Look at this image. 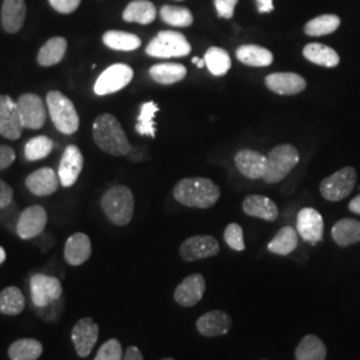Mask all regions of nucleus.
<instances>
[{"label":"nucleus","mask_w":360,"mask_h":360,"mask_svg":"<svg viewBox=\"0 0 360 360\" xmlns=\"http://www.w3.org/2000/svg\"><path fill=\"white\" fill-rule=\"evenodd\" d=\"M172 195L176 202L193 208H211L220 198V188L207 178H186L176 183Z\"/></svg>","instance_id":"f257e3e1"},{"label":"nucleus","mask_w":360,"mask_h":360,"mask_svg":"<svg viewBox=\"0 0 360 360\" xmlns=\"http://www.w3.org/2000/svg\"><path fill=\"white\" fill-rule=\"evenodd\" d=\"M94 141L101 150L114 156H124L129 153V138L115 116L103 114L94 122Z\"/></svg>","instance_id":"f03ea898"},{"label":"nucleus","mask_w":360,"mask_h":360,"mask_svg":"<svg viewBox=\"0 0 360 360\" xmlns=\"http://www.w3.org/2000/svg\"><path fill=\"white\" fill-rule=\"evenodd\" d=\"M105 217L116 226H127L134 217V195L126 186L111 187L102 198Z\"/></svg>","instance_id":"7ed1b4c3"},{"label":"nucleus","mask_w":360,"mask_h":360,"mask_svg":"<svg viewBox=\"0 0 360 360\" xmlns=\"http://www.w3.org/2000/svg\"><path fill=\"white\" fill-rule=\"evenodd\" d=\"M46 104L53 126L65 135H72L79 129V115L74 103L60 91H50Z\"/></svg>","instance_id":"20e7f679"},{"label":"nucleus","mask_w":360,"mask_h":360,"mask_svg":"<svg viewBox=\"0 0 360 360\" xmlns=\"http://www.w3.org/2000/svg\"><path fill=\"white\" fill-rule=\"evenodd\" d=\"M299 163V153L291 144H281L271 150L267 156L263 178L266 183H279L290 175Z\"/></svg>","instance_id":"39448f33"},{"label":"nucleus","mask_w":360,"mask_h":360,"mask_svg":"<svg viewBox=\"0 0 360 360\" xmlns=\"http://www.w3.org/2000/svg\"><path fill=\"white\" fill-rule=\"evenodd\" d=\"M191 52V44L176 31H160L147 46L146 53L153 58H181Z\"/></svg>","instance_id":"423d86ee"},{"label":"nucleus","mask_w":360,"mask_h":360,"mask_svg":"<svg viewBox=\"0 0 360 360\" xmlns=\"http://www.w3.org/2000/svg\"><path fill=\"white\" fill-rule=\"evenodd\" d=\"M355 183H356L355 168H342L323 180L321 183V193L326 200L339 202L352 193Z\"/></svg>","instance_id":"0eeeda50"},{"label":"nucleus","mask_w":360,"mask_h":360,"mask_svg":"<svg viewBox=\"0 0 360 360\" xmlns=\"http://www.w3.org/2000/svg\"><path fill=\"white\" fill-rule=\"evenodd\" d=\"M30 294L32 306L43 307L63 296V285L52 275L35 274L30 279Z\"/></svg>","instance_id":"6e6552de"},{"label":"nucleus","mask_w":360,"mask_h":360,"mask_svg":"<svg viewBox=\"0 0 360 360\" xmlns=\"http://www.w3.org/2000/svg\"><path fill=\"white\" fill-rule=\"evenodd\" d=\"M132 77H134V70L129 65H123V63L110 65L96 79L94 91L99 96L115 94L117 91L127 87Z\"/></svg>","instance_id":"1a4fd4ad"},{"label":"nucleus","mask_w":360,"mask_h":360,"mask_svg":"<svg viewBox=\"0 0 360 360\" xmlns=\"http://www.w3.org/2000/svg\"><path fill=\"white\" fill-rule=\"evenodd\" d=\"M23 129L18 102L8 95H0V135L8 141H18Z\"/></svg>","instance_id":"9d476101"},{"label":"nucleus","mask_w":360,"mask_h":360,"mask_svg":"<svg viewBox=\"0 0 360 360\" xmlns=\"http://www.w3.org/2000/svg\"><path fill=\"white\" fill-rule=\"evenodd\" d=\"M47 211L44 207H27L19 215L16 223V233L23 240H31L40 236L47 226Z\"/></svg>","instance_id":"9b49d317"},{"label":"nucleus","mask_w":360,"mask_h":360,"mask_svg":"<svg viewBox=\"0 0 360 360\" xmlns=\"http://www.w3.org/2000/svg\"><path fill=\"white\" fill-rule=\"evenodd\" d=\"M220 252V245L214 236L195 235L186 239L179 248L180 257L184 262H196L200 259L217 257Z\"/></svg>","instance_id":"f8f14e48"},{"label":"nucleus","mask_w":360,"mask_h":360,"mask_svg":"<svg viewBox=\"0 0 360 360\" xmlns=\"http://www.w3.org/2000/svg\"><path fill=\"white\" fill-rule=\"evenodd\" d=\"M19 111L25 129H40L47 120V108L37 94H23L18 99Z\"/></svg>","instance_id":"ddd939ff"},{"label":"nucleus","mask_w":360,"mask_h":360,"mask_svg":"<svg viewBox=\"0 0 360 360\" xmlns=\"http://www.w3.org/2000/svg\"><path fill=\"white\" fill-rule=\"evenodd\" d=\"M72 343L79 358H87L99 338V326L90 316L77 321L72 328Z\"/></svg>","instance_id":"4468645a"},{"label":"nucleus","mask_w":360,"mask_h":360,"mask_svg":"<svg viewBox=\"0 0 360 360\" xmlns=\"http://www.w3.org/2000/svg\"><path fill=\"white\" fill-rule=\"evenodd\" d=\"M206 279L202 274H191L180 282L174 291V299L181 307H193L205 296Z\"/></svg>","instance_id":"2eb2a0df"},{"label":"nucleus","mask_w":360,"mask_h":360,"mask_svg":"<svg viewBox=\"0 0 360 360\" xmlns=\"http://www.w3.org/2000/svg\"><path fill=\"white\" fill-rule=\"evenodd\" d=\"M296 231L302 236L303 240L309 242L311 245L319 243L323 239L324 232V221L321 212L311 207L302 208L297 214Z\"/></svg>","instance_id":"dca6fc26"},{"label":"nucleus","mask_w":360,"mask_h":360,"mask_svg":"<svg viewBox=\"0 0 360 360\" xmlns=\"http://www.w3.org/2000/svg\"><path fill=\"white\" fill-rule=\"evenodd\" d=\"M83 166H84V159L79 147L75 144L67 146L62 155L59 169H58L60 184L65 188L72 187L77 183V178L80 176Z\"/></svg>","instance_id":"f3484780"},{"label":"nucleus","mask_w":360,"mask_h":360,"mask_svg":"<svg viewBox=\"0 0 360 360\" xmlns=\"http://www.w3.org/2000/svg\"><path fill=\"white\" fill-rule=\"evenodd\" d=\"M231 327V315L223 309L208 311L196 321V330L205 338H218L229 334Z\"/></svg>","instance_id":"a211bd4d"},{"label":"nucleus","mask_w":360,"mask_h":360,"mask_svg":"<svg viewBox=\"0 0 360 360\" xmlns=\"http://www.w3.org/2000/svg\"><path fill=\"white\" fill-rule=\"evenodd\" d=\"M60 180L58 174L50 167L39 168L27 176V190L37 196H50L59 188Z\"/></svg>","instance_id":"6ab92c4d"},{"label":"nucleus","mask_w":360,"mask_h":360,"mask_svg":"<svg viewBox=\"0 0 360 360\" xmlns=\"http://www.w3.org/2000/svg\"><path fill=\"white\" fill-rule=\"evenodd\" d=\"M269 90L278 95H296L306 90V79L294 72H275L266 77Z\"/></svg>","instance_id":"aec40b11"},{"label":"nucleus","mask_w":360,"mask_h":360,"mask_svg":"<svg viewBox=\"0 0 360 360\" xmlns=\"http://www.w3.org/2000/svg\"><path fill=\"white\" fill-rule=\"evenodd\" d=\"M267 163V156L254 150H242L235 155V165L248 179H262Z\"/></svg>","instance_id":"412c9836"},{"label":"nucleus","mask_w":360,"mask_h":360,"mask_svg":"<svg viewBox=\"0 0 360 360\" xmlns=\"http://www.w3.org/2000/svg\"><path fill=\"white\" fill-rule=\"evenodd\" d=\"M92 254V245L90 238L83 233L77 232L71 235L65 245V259L70 266H82L84 264Z\"/></svg>","instance_id":"4be33fe9"},{"label":"nucleus","mask_w":360,"mask_h":360,"mask_svg":"<svg viewBox=\"0 0 360 360\" xmlns=\"http://www.w3.org/2000/svg\"><path fill=\"white\" fill-rule=\"evenodd\" d=\"M25 0H4L1 7V26L6 32L16 34L22 30L26 20Z\"/></svg>","instance_id":"5701e85b"},{"label":"nucleus","mask_w":360,"mask_h":360,"mask_svg":"<svg viewBox=\"0 0 360 360\" xmlns=\"http://www.w3.org/2000/svg\"><path fill=\"white\" fill-rule=\"evenodd\" d=\"M243 211L248 217L267 221H275L279 215L275 202L263 195H248L243 200Z\"/></svg>","instance_id":"b1692460"},{"label":"nucleus","mask_w":360,"mask_h":360,"mask_svg":"<svg viewBox=\"0 0 360 360\" xmlns=\"http://www.w3.org/2000/svg\"><path fill=\"white\" fill-rule=\"evenodd\" d=\"M335 243L340 247H348L360 242V221L356 219H340L331 230Z\"/></svg>","instance_id":"393cba45"},{"label":"nucleus","mask_w":360,"mask_h":360,"mask_svg":"<svg viewBox=\"0 0 360 360\" xmlns=\"http://www.w3.org/2000/svg\"><path fill=\"white\" fill-rule=\"evenodd\" d=\"M156 18L154 3L148 0H134L123 11V19L127 23H139L143 26L151 25Z\"/></svg>","instance_id":"a878e982"},{"label":"nucleus","mask_w":360,"mask_h":360,"mask_svg":"<svg viewBox=\"0 0 360 360\" xmlns=\"http://www.w3.org/2000/svg\"><path fill=\"white\" fill-rule=\"evenodd\" d=\"M303 56L315 65L334 68L339 65L340 58L334 49L322 43H309L303 49Z\"/></svg>","instance_id":"bb28decb"},{"label":"nucleus","mask_w":360,"mask_h":360,"mask_svg":"<svg viewBox=\"0 0 360 360\" xmlns=\"http://www.w3.org/2000/svg\"><path fill=\"white\" fill-rule=\"evenodd\" d=\"M67 51V40L62 37L49 39L39 50L38 63L41 67H52L63 60Z\"/></svg>","instance_id":"cd10ccee"},{"label":"nucleus","mask_w":360,"mask_h":360,"mask_svg":"<svg viewBox=\"0 0 360 360\" xmlns=\"http://www.w3.org/2000/svg\"><path fill=\"white\" fill-rule=\"evenodd\" d=\"M236 58L239 62L250 67H269L274 62V55L264 47L245 44L236 50Z\"/></svg>","instance_id":"c85d7f7f"},{"label":"nucleus","mask_w":360,"mask_h":360,"mask_svg":"<svg viewBox=\"0 0 360 360\" xmlns=\"http://www.w3.org/2000/svg\"><path fill=\"white\" fill-rule=\"evenodd\" d=\"M327 348L316 335H306L295 348L296 360H326Z\"/></svg>","instance_id":"c756f323"},{"label":"nucleus","mask_w":360,"mask_h":360,"mask_svg":"<svg viewBox=\"0 0 360 360\" xmlns=\"http://www.w3.org/2000/svg\"><path fill=\"white\" fill-rule=\"evenodd\" d=\"M150 77L159 84H174L187 75V68L179 63H159L150 68Z\"/></svg>","instance_id":"7c9ffc66"},{"label":"nucleus","mask_w":360,"mask_h":360,"mask_svg":"<svg viewBox=\"0 0 360 360\" xmlns=\"http://www.w3.org/2000/svg\"><path fill=\"white\" fill-rule=\"evenodd\" d=\"M43 354V345L32 338L15 340L8 347L10 360H38Z\"/></svg>","instance_id":"2f4dec72"},{"label":"nucleus","mask_w":360,"mask_h":360,"mask_svg":"<svg viewBox=\"0 0 360 360\" xmlns=\"http://www.w3.org/2000/svg\"><path fill=\"white\" fill-rule=\"evenodd\" d=\"M26 307V299L20 288L10 285L0 292V314L7 316L20 315Z\"/></svg>","instance_id":"473e14b6"},{"label":"nucleus","mask_w":360,"mask_h":360,"mask_svg":"<svg viewBox=\"0 0 360 360\" xmlns=\"http://www.w3.org/2000/svg\"><path fill=\"white\" fill-rule=\"evenodd\" d=\"M103 43L108 49L115 51H135L142 46V40L139 37L116 30L107 31L104 34Z\"/></svg>","instance_id":"72a5a7b5"},{"label":"nucleus","mask_w":360,"mask_h":360,"mask_svg":"<svg viewBox=\"0 0 360 360\" xmlns=\"http://www.w3.org/2000/svg\"><path fill=\"white\" fill-rule=\"evenodd\" d=\"M297 231L292 227L285 226L276 232L274 239L269 243V251L275 255H290L297 247Z\"/></svg>","instance_id":"f704fd0d"},{"label":"nucleus","mask_w":360,"mask_h":360,"mask_svg":"<svg viewBox=\"0 0 360 360\" xmlns=\"http://www.w3.org/2000/svg\"><path fill=\"white\" fill-rule=\"evenodd\" d=\"M205 62L208 71L215 77L226 75L231 68V58L229 52L220 47L208 49L205 55Z\"/></svg>","instance_id":"c9c22d12"},{"label":"nucleus","mask_w":360,"mask_h":360,"mask_svg":"<svg viewBox=\"0 0 360 360\" xmlns=\"http://www.w3.org/2000/svg\"><path fill=\"white\" fill-rule=\"evenodd\" d=\"M340 26V18L336 15H321L309 20L304 26V34L309 37H324L335 32Z\"/></svg>","instance_id":"e433bc0d"},{"label":"nucleus","mask_w":360,"mask_h":360,"mask_svg":"<svg viewBox=\"0 0 360 360\" xmlns=\"http://www.w3.org/2000/svg\"><path fill=\"white\" fill-rule=\"evenodd\" d=\"M156 112H159V107L155 102H146L141 107V112L138 116V123H136V132L142 136H156V129H155L154 117Z\"/></svg>","instance_id":"4c0bfd02"},{"label":"nucleus","mask_w":360,"mask_h":360,"mask_svg":"<svg viewBox=\"0 0 360 360\" xmlns=\"http://www.w3.org/2000/svg\"><path fill=\"white\" fill-rule=\"evenodd\" d=\"M160 18L169 26L190 27L193 23V13L186 7L163 6L160 8Z\"/></svg>","instance_id":"58836bf2"},{"label":"nucleus","mask_w":360,"mask_h":360,"mask_svg":"<svg viewBox=\"0 0 360 360\" xmlns=\"http://www.w3.org/2000/svg\"><path fill=\"white\" fill-rule=\"evenodd\" d=\"M52 150H53V142L51 138L46 135H39L27 142L25 147V156L30 162H37L47 158L51 154Z\"/></svg>","instance_id":"ea45409f"},{"label":"nucleus","mask_w":360,"mask_h":360,"mask_svg":"<svg viewBox=\"0 0 360 360\" xmlns=\"http://www.w3.org/2000/svg\"><path fill=\"white\" fill-rule=\"evenodd\" d=\"M32 309H34V312L37 314V316L40 318L43 322H58L60 319L63 311H65V297L60 296L58 300L52 302L47 306H43V307L32 306Z\"/></svg>","instance_id":"a19ab883"},{"label":"nucleus","mask_w":360,"mask_h":360,"mask_svg":"<svg viewBox=\"0 0 360 360\" xmlns=\"http://www.w3.org/2000/svg\"><path fill=\"white\" fill-rule=\"evenodd\" d=\"M224 240L235 251H245L243 229L238 223H231L224 230Z\"/></svg>","instance_id":"79ce46f5"},{"label":"nucleus","mask_w":360,"mask_h":360,"mask_svg":"<svg viewBox=\"0 0 360 360\" xmlns=\"http://www.w3.org/2000/svg\"><path fill=\"white\" fill-rule=\"evenodd\" d=\"M94 360H123V348L117 339H110L99 348Z\"/></svg>","instance_id":"37998d69"},{"label":"nucleus","mask_w":360,"mask_h":360,"mask_svg":"<svg viewBox=\"0 0 360 360\" xmlns=\"http://www.w3.org/2000/svg\"><path fill=\"white\" fill-rule=\"evenodd\" d=\"M52 8L59 13H72L77 11L82 0H49Z\"/></svg>","instance_id":"c03bdc74"},{"label":"nucleus","mask_w":360,"mask_h":360,"mask_svg":"<svg viewBox=\"0 0 360 360\" xmlns=\"http://www.w3.org/2000/svg\"><path fill=\"white\" fill-rule=\"evenodd\" d=\"M214 3L220 18L231 19L235 11V6L238 4V0H215Z\"/></svg>","instance_id":"a18cd8bd"},{"label":"nucleus","mask_w":360,"mask_h":360,"mask_svg":"<svg viewBox=\"0 0 360 360\" xmlns=\"http://www.w3.org/2000/svg\"><path fill=\"white\" fill-rule=\"evenodd\" d=\"M13 190L10 184L0 179V210L13 205Z\"/></svg>","instance_id":"49530a36"},{"label":"nucleus","mask_w":360,"mask_h":360,"mask_svg":"<svg viewBox=\"0 0 360 360\" xmlns=\"http://www.w3.org/2000/svg\"><path fill=\"white\" fill-rule=\"evenodd\" d=\"M15 158H16V154H15L13 147L0 144V171L10 167L15 162Z\"/></svg>","instance_id":"de8ad7c7"},{"label":"nucleus","mask_w":360,"mask_h":360,"mask_svg":"<svg viewBox=\"0 0 360 360\" xmlns=\"http://www.w3.org/2000/svg\"><path fill=\"white\" fill-rule=\"evenodd\" d=\"M127 156H129V159H131L132 162H143V160L150 159V154H148L147 148L142 147V146L131 147V150H129Z\"/></svg>","instance_id":"09e8293b"},{"label":"nucleus","mask_w":360,"mask_h":360,"mask_svg":"<svg viewBox=\"0 0 360 360\" xmlns=\"http://www.w3.org/2000/svg\"><path fill=\"white\" fill-rule=\"evenodd\" d=\"M123 360H144V358L139 348L136 346H129L123 355Z\"/></svg>","instance_id":"8fccbe9b"},{"label":"nucleus","mask_w":360,"mask_h":360,"mask_svg":"<svg viewBox=\"0 0 360 360\" xmlns=\"http://www.w3.org/2000/svg\"><path fill=\"white\" fill-rule=\"evenodd\" d=\"M257 10L260 13H269L274 11V0H257Z\"/></svg>","instance_id":"3c124183"},{"label":"nucleus","mask_w":360,"mask_h":360,"mask_svg":"<svg viewBox=\"0 0 360 360\" xmlns=\"http://www.w3.org/2000/svg\"><path fill=\"white\" fill-rule=\"evenodd\" d=\"M348 208H349V211H351V212H354V214H358V215H360V195L355 196V198H354V199L349 202Z\"/></svg>","instance_id":"603ef678"},{"label":"nucleus","mask_w":360,"mask_h":360,"mask_svg":"<svg viewBox=\"0 0 360 360\" xmlns=\"http://www.w3.org/2000/svg\"><path fill=\"white\" fill-rule=\"evenodd\" d=\"M6 260V251L3 247H0V264H3Z\"/></svg>","instance_id":"864d4df0"},{"label":"nucleus","mask_w":360,"mask_h":360,"mask_svg":"<svg viewBox=\"0 0 360 360\" xmlns=\"http://www.w3.org/2000/svg\"><path fill=\"white\" fill-rule=\"evenodd\" d=\"M205 65H206V62H205V59H200L199 60V63H198V68H203L205 67Z\"/></svg>","instance_id":"5fc2aeb1"},{"label":"nucleus","mask_w":360,"mask_h":360,"mask_svg":"<svg viewBox=\"0 0 360 360\" xmlns=\"http://www.w3.org/2000/svg\"><path fill=\"white\" fill-rule=\"evenodd\" d=\"M199 60H200V59L195 56V58H193V65H198V63H199Z\"/></svg>","instance_id":"6e6d98bb"},{"label":"nucleus","mask_w":360,"mask_h":360,"mask_svg":"<svg viewBox=\"0 0 360 360\" xmlns=\"http://www.w3.org/2000/svg\"><path fill=\"white\" fill-rule=\"evenodd\" d=\"M160 360H175V359H172V358H163V359H160Z\"/></svg>","instance_id":"4d7b16f0"},{"label":"nucleus","mask_w":360,"mask_h":360,"mask_svg":"<svg viewBox=\"0 0 360 360\" xmlns=\"http://www.w3.org/2000/svg\"><path fill=\"white\" fill-rule=\"evenodd\" d=\"M264 360H266V359H264Z\"/></svg>","instance_id":"13d9d810"}]
</instances>
